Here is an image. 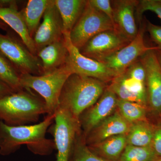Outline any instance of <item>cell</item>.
<instances>
[{
  "label": "cell",
  "instance_id": "6da1fadb",
  "mask_svg": "<svg viewBox=\"0 0 161 161\" xmlns=\"http://www.w3.org/2000/svg\"><path fill=\"white\" fill-rule=\"evenodd\" d=\"M54 118L55 114L47 115L39 123L19 126L9 125L0 120V154L10 155L23 145L36 155L51 154L56 149L54 142L47 138L46 134Z\"/></svg>",
  "mask_w": 161,
  "mask_h": 161
},
{
  "label": "cell",
  "instance_id": "7a4b0ae2",
  "mask_svg": "<svg viewBox=\"0 0 161 161\" xmlns=\"http://www.w3.org/2000/svg\"><path fill=\"white\" fill-rule=\"evenodd\" d=\"M106 87V83L98 79L72 74L64 85L58 108L66 110L79 119L86 110L97 102Z\"/></svg>",
  "mask_w": 161,
  "mask_h": 161
},
{
  "label": "cell",
  "instance_id": "3957f363",
  "mask_svg": "<svg viewBox=\"0 0 161 161\" xmlns=\"http://www.w3.org/2000/svg\"><path fill=\"white\" fill-rule=\"evenodd\" d=\"M47 113L44 100L30 89H23L0 98V120L9 125H31Z\"/></svg>",
  "mask_w": 161,
  "mask_h": 161
},
{
  "label": "cell",
  "instance_id": "277c9868",
  "mask_svg": "<svg viewBox=\"0 0 161 161\" xmlns=\"http://www.w3.org/2000/svg\"><path fill=\"white\" fill-rule=\"evenodd\" d=\"M74 74L67 64L59 68L40 75H21L22 88L32 90L42 98L46 105L47 115L55 114L59 106L62 88L69 77Z\"/></svg>",
  "mask_w": 161,
  "mask_h": 161
},
{
  "label": "cell",
  "instance_id": "5b68a950",
  "mask_svg": "<svg viewBox=\"0 0 161 161\" xmlns=\"http://www.w3.org/2000/svg\"><path fill=\"white\" fill-rule=\"evenodd\" d=\"M0 52L20 75H43L42 64L37 56L32 53L20 38L10 33H0Z\"/></svg>",
  "mask_w": 161,
  "mask_h": 161
},
{
  "label": "cell",
  "instance_id": "8992f818",
  "mask_svg": "<svg viewBox=\"0 0 161 161\" xmlns=\"http://www.w3.org/2000/svg\"><path fill=\"white\" fill-rule=\"evenodd\" d=\"M113 29L115 26L109 18L95 9L88 0L82 14L70 32V39L79 50L93 37Z\"/></svg>",
  "mask_w": 161,
  "mask_h": 161
},
{
  "label": "cell",
  "instance_id": "52a82bcc",
  "mask_svg": "<svg viewBox=\"0 0 161 161\" xmlns=\"http://www.w3.org/2000/svg\"><path fill=\"white\" fill-rule=\"evenodd\" d=\"M52 128L56 149V161H70L75 139L80 132L79 119L66 110L58 108Z\"/></svg>",
  "mask_w": 161,
  "mask_h": 161
},
{
  "label": "cell",
  "instance_id": "ba28073f",
  "mask_svg": "<svg viewBox=\"0 0 161 161\" xmlns=\"http://www.w3.org/2000/svg\"><path fill=\"white\" fill-rule=\"evenodd\" d=\"M69 34L64 32L63 37L68 51L66 63L74 74L95 78L105 83L111 82L117 77L105 64L82 55L72 43Z\"/></svg>",
  "mask_w": 161,
  "mask_h": 161
},
{
  "label": "cell",
  "instance_id": "9c48e42d",
  "mask_svg": "<svg viewBox=\"0 0 161 161\" xmlns=\"http://www.w3.org/2000/svg\"><path fill=\"white\" fill-rule=\"evenodd\" d=\"M140 24L137 36L126 46L100 62L104 64L119 76L133 63L139 60L147 52L160 49L157 46H147L144 41L146 31V23L143 21Z\"/></svg>",
  "mask_w": 161,
  "mask_h": 161
},
{
  "label": "cell",
  "instance_id": "30bf717a",
  "mask_svg": "<svg viewBox=\"0 0 161 161\" xmlns=\"http://www.w3.org/2000/svg\"><path fill=\"white\" fill-rule=\"evenodd\" d=\"M131 41L115 29L93 37L79 51L85 57L102 61L126 46Z\"/></svg>",
  "mask_w": 161,
  "mask_h": 161
},
{
  "label": "cell",
  "instance_id": "8fae6325",
  "mask_svg": "<svg viewBox=\"0 0 161 161\" xmlns=\"http://www.w3.org/2000/svg\"><path fill=\"white\" fill-rule=\"evenodd\" d=\"M155 50L147 52L140 59L146 70L147 105L161 118V68Z\"/></svg>",
  "mask_w": 161,
  "mask_h": 161
},
{
  "label": "cell",
  "instance_id": "7c38bea8",
  "mask_svg": "<svg viewBox=\"0 0 161 161\" xmlns=\"http://www.w3.org/2000/svg\"><path fill=\"white\" fill-rule=\"evenodd\" d=\"M63 38L62 19L55 5L54 0H51L43 14V22L39 26L33 37L37 53L44 47Z\"/></svg>",
  "mask_w": 161,
  "mask_h": 161
},
{
  "label": "cell",
  "instance_id": "4fadbf2b",
  "mask_svg": "<svg viewBox=\"0 0 161 161\" xmlns=\"http://www.w3.org/2000/svg\"><path fill=\"white\" fill-rule=\"evenodd\" d=\"M118 99L115 93L107 87L97 102L86 110L79 117L84 136L112 115L117 108Z\"/></svg>",
  "mask_w": 161,
  "mask_h": 161
},
{
  "label": "cell",
  "instance_id": "5bb4252c",
  "mask_svg": "<svg viewBox=\"0 0 161 161\" xmlns=\"http://www.w3.org/2000/svg\"><path fill=\"white\" fill-rule=\"evenodd\" d=\"M138 2L137 0L111 1L115 28L130 41L138 33L135 16Z\"/></svg>",
  "mask_w": 161,
  "mask_h": 161
},
{
  "label": "cell",
  "instance_id": "9a60e30c",
  "mask_svg": "<svg viewBox=\"0 0 161 161\" xmlns=\"http://www.w3.org/2000/svg\"><path fill=\"white\" fill-rule=\"evenodd\" d=\"M119 99L147 106L146 82H142L124 73L115 77L108 86Z\"/></svg>",
  "mask_w": 161,
  "mask_h": 161
},
{
  "label": "cell",
  "instance_id": "2e32d148",
  "mask_svg": "<svg viewBox=\"0 0 161 161\" xmlns=\"http://www.w3.org/2000/svg\"><path fill=\"white\" fill-rule=\"evenodd\" d=\"M132 124L128 122L119 112L112 114L84 136L87 147L96 145L115 136L127 134Z\"/></svg>",
  "mask_w": 161,
  "mask_h": 161
},
{
  "label": "cell",
  "instance_id": "e0dca14e",
  "mask_svg": "<svg viewBox=\"0 0 161 161\" xmlns=\"http://www.w3.org/2000/svg\"><path fill=\"white\" fill-rule=\"evenodd\" d=\"M37 56L42 64L43 74L49 73L66 63L68 51L63 38L44 47L38 52Z\"/></svg>",
  "mask_w": 161,
  "mask_h": 161
},
{
  "label": "cell",
  "instance_id": "ac0fdd59",
  "mask_svg": "<svg viewBox=\"0 0 161 161\" xmlns=\"http://www.w3.org/2000/svg\"><path fill=\"white\" fill-rule=\"evenodd\" d=\"M0 19L13 30L32 53L37 56L33 39L30 35L23 14L19 11L18 7L0 8Z\"/></svg>",
  "mask_w": 161,
  "mask_h": 161
},
{
  "label": "cell",
  "instance_id": "d6986e66",
  "mask_svg": "<svg viewBox=\"0 0 161 161\" xmlns=\"http://www.w3.org/2000/svg\"><path fill=\"white\" fill-rule=\"evenodd\" d=\"M63 23V33L70 32L86 6V0H54Z\"/></svg>",
  "mask_w": 161,
  "mask_h": 161
},
{
  "label": "cell",
  "instance_id": "ffe728a7",
  "mask_svg": "<svg viewBox=\"0 0 161 161\" xmlns=\"http://www.w3.org/2000/svg\"><path fill=\"white\" fill-rule=\"evenodd\" d=\"M127 145V134L116 135L101 142L88 147L93 152L97 153L103 158L115 161L120 158Z\"/></svg>",
  "mask_w": 161,
  "mask_h": 161
},
{
  "label": "cell",
  "instance_id": "44dd1931",
  "mask_svg": "<svg viewBox=\"0 0 161 161\" xmlns=\"http://www.w3.org/2000/svg\"><path fill=\"white\" fill-rule=\"evenodd\" d=\"M155 127L146 120L132 124L127 134V145L137 147H151Z\"/></svg>",
  "mask_w": 161,
  "mask_h": 161
},
{
  "label": "cell",
  "instance_id": "7402d4cb",
  "mask_svg": "<svg viewBox=\"0 0 161 161\" xmlns=\"http://www.w3.org/2000/svg\"><path fill=\"white\" fill-rule=\"evenodd\" d=\"M51 2V0H29L25 9L21 11L33 39L40 26V20Z\"/></svg>",
  "mask_w": 161,
  "mask_h": 161
},
{
  "label": "cell",
  "instance_id": "603a6c76",
  "mask_svg": "<svg viewBox=\"0 0 161 161\" xmlns=\"http://www.w3.org/2000/svg\"><path fill=\"white\" fill-rule=\"evenodd\" d=\"M117 107L120 115L130 124L146 120L147 107L136 103L119 98Z\"/></svg>",
  "mask_w": 161,
  "mask_h": 161
},
{
  "label": "cell",
  "instance_id": "cb8c5ba5",
  "mask_svg": "<svg viewBox=\"0 0 161 161\" xmlns=\"http://www.w3.org/2000/svg\"><path fill=\"white\" fill-rule=\"evenodd\" d=\"M21 75L7 58L0 52V79L15 92L23 90L20 84Z\"/></svg>",
  "mask_w": 161,
  "mask_h": 161
},
{
  "label": "cell",
  "instance_id": "d4e9b609",
  "mask_svg": "<svg viewBox=\"0 0 161 161\" xmlns=\"http://www.w3.org/2000/svg\"><path fill=\"white\" fill-rule=\"evenodd\" d=\"M80 132L75 139L70 161H111L97 155L90 150Z\"/></svg>",
  "mask_w": 161,
  "mask_h": 161
},
{
  "label": "cell",
  "instance_id": "484cf974",
  "mask_svg": "<svg viewBox=\"0 0 161 161\" xmlns=\"http://www.w3.org/2000/svg\"><path fill=\"white\" fill-rule=\"evenodd\" d=\"M158 158L152 147H137L127 145L119 161H155Z\"/></svg>",
  "mask_w": 161,
  "mask_h": 161
},
{
  "label": "cell",
  "instance_id": "4316f807",
  "mask_svg": "<svg viewBox=\"0 0 161 161\" xmlns=\"http://www.w3.org/2000/svg\"><path fill=\"white\" fill-rule=\"evenodd\" d=\"M147 11L154 13L161 20V0L139 1L135 12V15L139 24L143 21V14Z\"/></svg>",
  "mask_w": 161,
  "mask_h": 161
},
{
  "label": "cell",
  "instance_id": "83f0119b",
  "mask_svg": "<svg viewBox=\"0 0 161 161\" xmlns=\"http://www.w3.org/2000/svg\"><path fill=\"white\" fill-rule=\"evenodd\" d=\"M124 73L137 80L146 82V70L140 59L130 65Z\"/></svg>",
  "mask_w": 161,
  "mask_h": 161
},
{
  "label": "cell",
  "instance_id": "f1b7e54d",
  "mask_svg": "<svg viewBox=\"0 0 161 161\" xmlns=\"http://www.w3.org/2000/svg\"><path fill=\"white\" fill-rule=\"evenodd\" d=\"M93 7L109 18L113 23V9L110 0H89Z\"/></svg>",
  "mask_w": 161,
  "mask_h": 161
},
{
  "label": "cell",
  "instance_id": "f546056e",
  "mask_svg": "<svg viewBox=\"0 0 161 161\" xmlns=\"http://www.w3.org/2000/svg\"><path fill=\"white\" fill-rule=\"evenodd\" d=\"M146 31L148 32L150 38L157 44V47L161 49V26L153 24L146 20Z\"/></svg>",
  "mask_w": 161,
  "mask_h": 161
},
{
  "label": "cell",
  "instance_id": "4dcf8cb0",
  "mask_svg": "<svg viewBox=\"0 0 161 161\" xmlns=\"http://www.w3.org/2000/svg\"><path fill=\"white\" fill-rule=\"evenodd\" d=\"M151 147L157 156L161 157V125L155 127Z\"/></svg>",
  "mask_w": 161,
  "mask_h": 161
},
{
  "label": "cell",
  "instance_id": "1f68e13d",
  "mask_svg": "<svg viewBox=\"0 0 161 161\" xmlns=\"http://www.w3.org/2000/svg\"><path fill=\"white\" fill-rule=\"evenodd\" d=\"M15 92L7 84L0 79V98L10 95Z\"/></svg>",
  "mask_w": 161,
  "mask_h": 161
},
{
  "label": "cell",
  "instance_id": "d6a6232c",
  "mask_svg": "<svg viewBox=\"0 0 161 161\" xmlns=\"http://www.w3.org/2000/svg\"><path fill=\"white\" fill-rule=\"evenodd\" d=\"M18 1L14 0H0V8L18 7Z\"/></svg>",
  "mask_w": 161,
  "mask_h": 161
},
{
  "label": "cell",
  "instance_id": "836d02e7",
  "mask_svg": "<svg viewBox=\"0 0 161 161\" xmlns=\"http://www.w3.org/2000/svg\"><path fill=\"white\" fill-rule=\"evenodd\" d=\"M155 53L157 58V60H158V63L161 68V49L156 50Z\"/></svg>",
  "mask_w": 161,
  "mask_h": 161
},
{
  "label": "cell",
  "instance_id": "e575fe53",
  "mask_svg": "<svg viewBox=\"0 0 161 161\" xmlns=\"http://www.w3.org/2000/svg\"><path fill=\"white\" fill-rule=\"evenodd\" d=\"M8 28H9V26L8 25L3 22L2 20L0 19V29L7 31H8Z\"/></svg>",
  "mask_w": 161,
  "mask_h": 161
},
{
  "label": "cell",
  "instance_id": "d590c367",
  "mask_svg": "<svg viewBox=\"0 0 161 161\" xmlns=\"http://www.w3.org/2000/svg\"><path fill=\"white\" fill-rule=\"evenodd\" d=\"M155 161H161V157L158 158Z\"/></svg>",
  "mask_w": 161,
  "mask_h": 161
}]
</instances>
